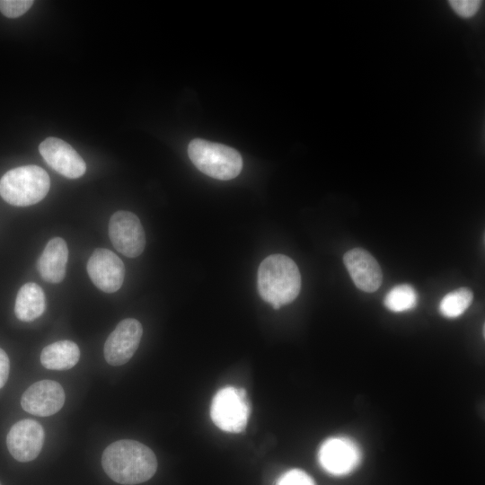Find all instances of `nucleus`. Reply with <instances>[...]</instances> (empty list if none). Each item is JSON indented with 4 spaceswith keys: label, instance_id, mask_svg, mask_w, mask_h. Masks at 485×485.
<instances>
[{
    "label": "nucleus",
    "instance_id": "obj_1",
    "mask_svg": "<svg viewBox=\"0 0 485 485\" xmlns=\"http://www.w3.org/2000/svg\"><path fill=\"white\" fill-rule=\"evenodd\" d=\"M106 474L115 482L135 485L151 479L157 469L154 452L146 445L130 439L118 440L106 447L101 456Z\"/></svg>",
    "mask_w": 485,
    "mask_h": 485
},
{
    "label": "nucleus",
    "instance_id": "obj_2",
    "mask_svg": "<svg viewBox=\"0 0 485 485\" xmlns=\"http://www.w3.org/2000/svg\"><path fill=\"white\" fill-rule=\"evenodd\" d=\"M257 287L262 300L276 310L293 302L301 290V274L297 265L283 254H272L259 266Z\"/></svg>",
    "mask_w": 485,
    "mask_h": 485
},
{
    "label": "nucleus",
    "instance_id": "obj_3",
    "mask_svg": "<svg viewBox=\"0 0 485 485\" xmlns=\"http://www.w3.org/2000/svg\"><path fill=\"white\" fill-rule=\"evenodd\" d=\"M50 180L37 165H24L8 171L0 180V195L7 203L27 207L42 200L48 194Z\"/></svg>",
    "mask_w": 485,
    "mask_h": 485
},
{
    "label": "nucleus",
    "instance_id": "obj_4",
    "mask_svg": "<svg viewBox=\"0 0 485 485\" xmlns=\"http://www.w3.org/2000/svg\"><path fill=\"white\" fill-rule=\"evenodd\" d=\"M188 154L201 172L217 180L234 179L242 168V159L235 149L201 138L190 141Z\"/></svg>",
    "mask_w": 485,
    "mask_h": 485
},
{
    "label": "nucleus",
    "instance_id": "obj_5",
    "mask_svg": "<svg viewBox=\"0 0 485 485\" xmlns=\"http://www.w3.org/2000/svg\"><path fill=\"white\" fill-rule=\"evenodd\" d=\"M250 405L243 389L225 386L214 396L210 416L214 424L229 433H240L247 426Z\"/></svg>",
    "mask_w": 485,
    "mask_h": 485
},
{
    "label": "nucleus",
    "instance_id": "obj_6",
    "mask_svg": "<svg viewBox=\"0 0 485 485\" xmlns=\"http://www.w3.org/2000/svg\"><path fill=\"white\" fill-rule=\"evenodd\" d=\"M362 450L359 445L347 436H334L325 439L318 450L321 467L333 476H346L361 463Z\"/></svg>",
    "mask_w": 485,
    "mask_h": 485
},
{
    "label": "nucleus",
    "instance_id": "obj_7",
    "mask_svg": "<svg viewBox=\"0 0 485 485\" xmlns=\"http://www.w3.org/2000/svg\"><path fill=\"white\" fill-rule=\"evenodd\" d=\"M109 236L114 248L123 255L139 256L146 246V234L139 218L128 211L114 213L109 222Z\"/></svg>",
    "mask_w": 485,
    "mask_h": 485
},
{
    "label": "nucleus",
    "instance_id": "obj_8",
    "mask_svg": "<svg viewBox=\"0 0 485 485\" xmlns=\"http://www.w3.org/2000/svg\"><path fill=\"white\" fill-rule=\"evenodd\" d=\"M142 334L143 328L137 320L128 318L119 322L104 344L107 363L114 366L126 364L137 351Z\"/></svg>",
    "mask_w": 485,
    "mask_h": 485
},
{
    "label": "nucleus",
    "instance_id": "obj_9",
    "mask_svg": "<svg viewBox=\"0 0 485 485\" xmlns=\"http://www.w3.org/2000/svg\"><path fill=\"white\" fill-rule=\"evenodd\" d=\"M87 272L99 289L106 293H114L123 284L125 266L114 252L99 248L93 251L88 260Z\"/></svg>",
    "mask_w": 485,
    "mask_h": 485
},
{
    "label": "nucleus",
    "instance_id": "obj_10",
    "mask_svg": "<svg viewBox=\"0 0 485 485\" xmlns=\"http://www.w3.org/2000/svg\"><path fill=\"white\" fill-rule=\"evenodd\" d=\"M43 443V428L32 419H22L15 423L6 437L10 454L22 463L34 460L40 453Z\"/></svg>",
    "mask_w": 485,
    "mask_h": 485
},
{
    "label": "nucleus",
    "instance_id": "obj_11",
    "mask_svg": "<svg viewBox=\"0 0 485 485\" xmlns=\"http://www.w3.org/2000/svg\"><path fill=\"white\" fill-rule=\"evenodd\" d=\"M39 151L48 166L66 178H79L86 171L84 159L60 138H46L40 143Z\"/></svg>",
    "mask_w": 485,
    "mask_h": 485
},
{
    "label": "nucleus",
    "instance_id": "obj_12",
    "mask_svg": "<svg viewBox=\"0 0 485 485\" xmlns=\"http://www.w3.org/2000/svg\"><path fill=\"white\" fill-rule=\"evenodd\" d=\"M61 384L52 380H41L31 385L21 398L22 409L36 416L48 417L57 413L65 403Z\"/></svg>",
    "mask_w": 485,
    "mask_h": 485
},
{
    "label": "nucleus",
    "instance_id": "obj_13",
    "mask_svg": "<svg viewBox=\"0 0 485 485\" xmlns=\"http://www.w3.org/2000/svg\"><path fill=\"white\" fill-rule=\"evenodd\" d=\"M343 260L357 287L368 293L380 287L383 280L382 270L368 251L361 248L352 249L345 253Z\"/></svg>",
    "mask_w": 485,
    "mask_h": 485
},
{
    "label": "nucleus",
    "instance_id": "obj_14",
    "mask_svg": "<svg viewBox=\"0 0 485 485\" xmlns=\"http://www.w3.org/2000/svg\"><path fill=\"white\" fill-rule=\"evenodd\" d=\"M67 259L66 241L61 237L49 240L38 260L41 278L49 283L61 282L66 276Z\"/></svg>",
    "mask_w": 485,
    "mask_h": 485
},
{
    "label": "nucleus",
    "instance_id": "obj_15",
    "mask_svg": "<svg viewBox=\"0 0 485 485\" xmlns=\"http://www.w3.org/2000/svg\"><path fill=\"white\" fill-rule=\"evenodd\" d=\"M80 358L78 346L71 340H60L46 346L40 354L42 366L50 370H66Z\"/></svg>",
    "mask_w": 485,
    "mask_h": 485
},
{
    "label": "nucleus",
    "instance_id": "obj_16",
    "mask_svg": "<svg viewBox=\"0 0 485 485\" xmlns=\"http://www.w3.org/2000/svg\"><path fill=\"white\" fill-rule=\"evenodd\" d=\"M46 306L45 295L36 283L24 284L18 291L14 313L22 322H31L40 317Z\"/></svg>",
    "mask_w": 485,
    "mask_h": 485
},
{
    "label": "nucleus",
    "instance_id": "obj_17",
    "mask_svg": "<svg viewBox=\"0 0 485 485\" xmlns=\"http://www.w3.org/2000/svg\"><path fill=\"white\" fill-rule=\"evenodd\" d=\"M473 300L472 291L460 287L446 294L439 303L441 315L448 319L458 318L469 308Z\"/></svg>",
    "mask_w": 485,
    "mask_h": 485
},
{
    "label": "nucleus",
    "instance_id": "obj_18",
    "mask_svg": "<svg viewBox=\"0 0 485 485\" xmlns=\"http://www.w3.org/2000/svg\"><path fill=\"white\" fill-rule=\"evenodd\" d=\"M384 304L392 313L410 311L418 304V293L408 284L395 286L385 295Z\"/></svg>",
    "mask_w": 485,
    "mask_h": 485
},
{
    "label": "nucleus",
    "instance_id": "obj_19",
    "mask_svg": "<svg viewBox=\"0 0 485 485\" xmlns=\"http://www.w3.org/2000/svg\"><path fill=\"white\" fill-rule=\"evenodd\" d=\"M32 0H0V12L8 18L24 14L33 4Z\"/></svg>",
    "mask_w": 485,
    "mask_h": 485
},
{
    "label": "nucleus",
    "instance_id": "obj_20",
    "mask_svg": "<svg viewBox=\"0 0 485 485\" xmlns=\"http://www.w3.org/2000/svg\"><path fill=\"white\" fill-rule=\"evenodd\" d=\"M448 3L458 16L470 19L478 13L483 2L480 0H451Z\"/></svg>",
    "mask_w": 485,
    "mask_h": 485
},
{
    "label": "nucleus",
    "instance_id": "obj_21",
    "mask_svg": "<svg viewBox=\"0 0 485 485\" xmlns=\"http://www.w3.org/2000/svg\"><path fill=\"white\" fill-rule=\"evenodd\" d=\"M277 485H315L312 477L300 469L286 472L278 479Z\"/></svg>",
    "mask_w": 485,
    "mask_h": 485
},
{
    "label": "nucleus",
    "instance_id": "obj_22",
    "mask_svg": "<svg viewBox=\"0 0 485 485\" xmlns=\"http://www.w3.org/2000/svg\"><path fill=\"white\" fill-rule=\"evenodd\" d=\"M10 363L7 354L0 348V389L5 384L9 375Z\"/></svg>",
    "mask_w": 485,
    "mask_h": 485
}]
</instances>
